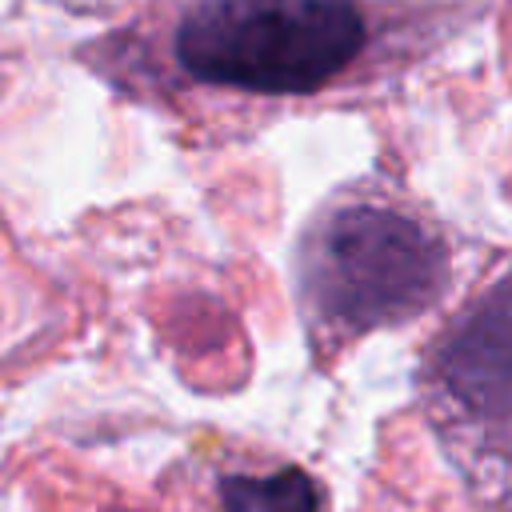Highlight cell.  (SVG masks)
Returning <instances> with one entry per match:
<instances>
[{"label":"cell","mask_w":512,"mask_h":512,"mask_svg":"<svg viewBox=\"0 0 512 512\" xmlns=\"http://www.w3.org/2000/svg\"><path fill=\"white\" fill-rule=\"evenodd\" d=\"M480 8L472 0H180L164 28V60L176 88L224 100L252 128L260 116L400 80Z\"/></svg>","instance_id":"6da1fadb"},{"label":"cell","mask_w":512,"mask_h":512,"mask_svg":"<svg viewBox=\"0 0 512 512\" xmlns=\"http://www.w3.org/2000/svg\"><path fill=\"white\" fill-rule=\"evenodd\" d=\"M292 304L316 368L372 332L428 316L452 288V236L392 176L336 184L300 224L288 256Z\"/></svg>","instance_id":"7a4b0ae2"},{"label":"cell","mask_w":512,"mask_h":512,"mask_svg":"<svg viewBox=\"0 0 512 512\" xmlns=\"http://www.w3.org/2000/svg\"><path fill=\"white\" fill-rule=\"evenodd\" d=\"M416 412L472 512H512V264L420 348Z\"/></svg>","instance_id":"3957f363"},{"label":"cell","mask_w":512,"mask_h":512,"mask_svg":"<svg viewBox=\"0 0 512 512\" xmlns=\"http://www.w3.org/2000/svg\"><path fill=\"white\" fill-rule=\"evenodd\" d=\"M220 508L224 512H320V488L296 464H284L272 472H224Z\"/></svg>","instance_id":"277c9868"}]
</instances>
